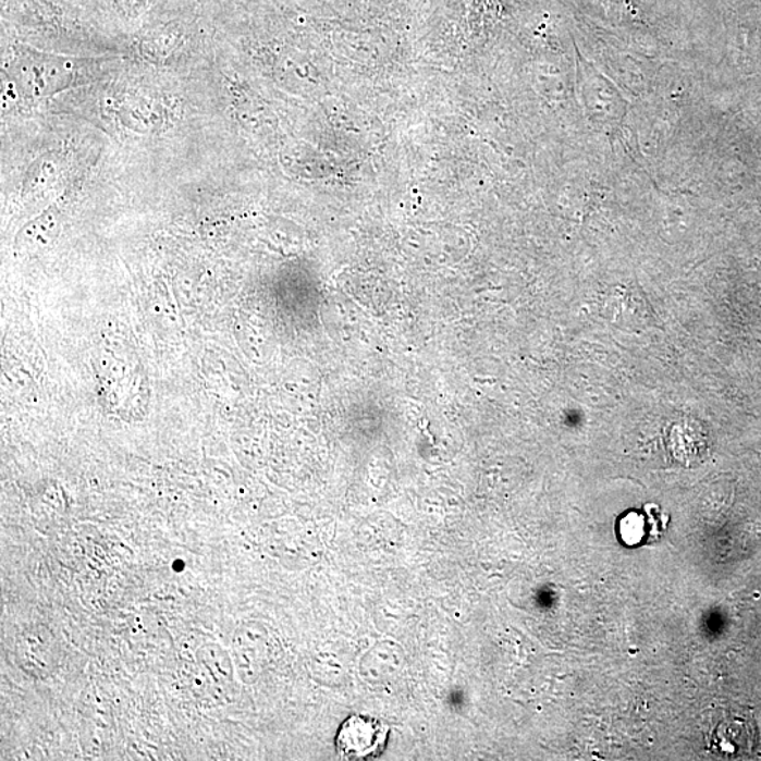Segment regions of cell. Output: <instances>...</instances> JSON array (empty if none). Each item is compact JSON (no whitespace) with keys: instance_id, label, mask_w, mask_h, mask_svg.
Masks as SVG:
<instances>
[{"instance_id":"1","label":"cell","mask_w":761,"mask_h":761,"mask_svg":"<svg viewBox=\"0 0 761 761\" xmlns=\"http://www.w3.org/2000/svg\"><path fill=\"white\" fill-rule=\"evenodd\" d=\"M390 739V726L376 717L353 715L343 722L334 739L340 759L380 758Z\"/></svg>"},{"instance_id":"2","label":"cell","mask_w":761,"mask_h":761,"mask_svg":"<svg viewBox=\"0 0 761 761\" xmlns=\"http://www.w3.org/2000/svg\"><path fill=\"white\" fill-rule=\"evenodd\" d=\"M668 518L658 505H646L630 511L617 524V535L626 545H645L659 542L667 530Z\"/></svg>"}]
</instances>
